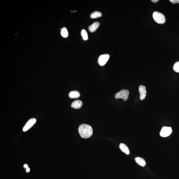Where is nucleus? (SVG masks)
Instances as JSON below:
<instances>
[{
	"label": "nucleus",
	"mask_w": 179,
	"mask_h": 179,
	"mask_svg": "<svg viewBox=\"0 0 179 179\" xmlns=\"http://www.w3.org/2000/svg\"><path fill=\"white\" fill-rule=\"evenodd\" d=\"M78 131L81 137L85 139L90 137L93 133L92 127L85 124H82L79 126Z\"/></svg>",
	"instance_id": "f257e3e1"
},
{
	"label": "nucleus",
	"mask_w": 179,
	"mask_h": 179,
	"mask_svg": "<svg viewBox=\"0 0 179 179\" xmlns=\"http://www.w3.org/2000/svg\"><path fill=\"white\" fill-rule=\"evenodd\" d=\"M153 16L155 22L159 24H163L166 22L164 16L158 12H155L153 13Z\"/></svg>",
	"instance_id": "f03ea898"
},
{
	"label": "nucleus",
	"mask_w": 179,
	"mask_h": 179,
	"mask_svg": "<svg viewBox=\"0 0 179 179\" xmlns=\"http://www.w3.org/2000/svg\"><path fill=\"white\" fill-rule=\"evenodd\" d=\"M129 92L128 90L122 89L115 94V98L117 99H122L124 101L128 99Z\"/></svg>",
	"instance_id": "7ed1b4c3"
},
{
	"label": "nucleus",
	"mask_w": 179,
	"mask_h": 179,
	"mask_svg": "<svg viewBox=\"0 0 179 179\" xmlns=\"http://www.w3.org/2000/svg\"><path fill=\"white\" fill-rule=\"evenodd\" d=\"M172 132L171 127H163L160 133V135L162 137H166L170 135Z\"/></svg>",
	"instance_id": "20e7f679"
},
{
	"label": "nucleus",
	"mask_w": 179,
	"mask_h": 179,
	"mask_svg": "<svg viewBox=\"0 0 179 179\" xmlns=\"http://www.w3.org/2000/svg\"><path fill=\"white\" fill-rule=\"evenodd\" d=\"M110 58V56L108 54L101 55L99 58L98 62L99 65L103 66L106 64Z\"/></svg>",
	"instance_id": "39448f33"
},
{
	"label": "nucleus",
	"mask_w": 179,
	"mask_h": 179,
	"mask_svg": "<svg viewBox=\"0 0 179 179\" xmlns=\"http://www.w3.org/2000/svg\"><path fill=\"white\" fill-rule=\"evenodd\" d=\"M36 119L34 118L30 119L27 122L23 129L24 132H26L29 130L31 127L36 123Z\"/></svg>",
	"instance_id": "423d86ee"
},
{
	"label": "nucleus",
	"mask_w": 179,
	"mask_h": 179,
	"mask_svg": "<svg viewBox=\"0 0 179 179\" xmlns=\"http://www.w3.org/2000/svg\"><path fill=\"white\" fill-rule=\"evenodd\" d=\"M139 91L140 93V98L141 100H143L146 96L147 91L146 87L142 85L139 87Z\"/></svg>",
	"instance_id": "0eeeda50"
},
{
	"label": "nucleus",
	"mask_w": 179,
	"mask_h": 179,
	"mask_svg": "<svg viewBox=\"0 0 179 179\" xmlns=\"http://www.w3.org/2000/svg\"><path fill=\"white\" fill-rule=\"evenodd\" d=\"M83 105V103L80 100H77L74 101L71 105V107L73 108L77 109L80 108Z\"/></svg>",
	"instance_id": "6e6552de"
},
{
	"label": "nucleus",
	"mask_w": 179,
	"mask_h": 179,
	"mask_svg": "<svg viewBox=\"0 0 179 179\" xmlns=\"http://www.w3.org/2000/svg\"><path fill=\"white\" fill-rule=\"evenodd\" d=\"M100 25V23L98 22H94L90 26L89 28V31L92 33L95 31L99 27V26Z\"/></svg>",
	"instance_id": "1a4fd4ad"
},
{
	"label": "nucleus",
	"mask_w": 179,
	"mask_h": 179,
	"mask_svg": "<svg viewBox=\"0 0 179 179\" xmlns=\"http://www.w3.org/2000/svg\"><path fill=\"white\" fill-rule=\"evenodd\" d=\"M120 149L122 152L124 153L127 155L130 154V151L128 146L123 143H121L119 145Z\"/></svg>",
	"instance_id": "9d476101"
},
{
	"label": "nucleus",
	"mask_w": 179,
	"mask_h": 179,
	"mask_svg": "<svg viewBox=\"0 0 179 179\" xmlns=\"http://www.w3.org/2000/svg\"><path fill=\"white\" fill-rule=\"evenodd\" d=\"M135 161L139 165L142 167H145L146 165L145 160L142 158L139 157H136L135 158Z\"/></svg>",
	"instance_id": "9b49d317"
},
{
	"label": "nucleus",
	"mask_w": 179,
	"mask_h": 179,
	"mask_svg": "<svg viewBox=\"0 0 179 179\" xmlns=\"http://www.w3.org/2000/svg\"><path fill=\"white\" fill-rule=\"evenodd\" d=\"M80 96V94L77 91L70 92L69 94V96L70 98L76 99L78 98Z\"/></svg>",
	"instance_id": "f8f14e48"
},
{
	"label": "nucleus",
	"mask_w": 179,
	"mask_h": 179,
	"mask_svg": "<svg viewBox=\"0 0 179 179\" xmlns=\"http://www.w3.org/2000/svg\"><path fill=\"white\" fill-rule=\"evenodd\" d=\"M102 15V13L100 12L95 11L91 14L90 17L92 19H95L100 17Z\"/></svg>",
	"instance_id": "ddd939ff"
},
{
	"label": "nucleus",
	"mask_w": 179,
	"mask_h": 179,
	"mask_svg": "<svg viewBox=\"0 0 179 179\" xmlns=\"http://www.w3.org/2000/svg\"><path fill=\"white\" fill-rule=\"evenodd\" d=\"M61 34L64 37H67L68 36V33L67 29L66 28H63L61 30Z\"/></svg>",
	"instance_id": "4468645a"
},
{
	"label": "nucleus",
	"mask_w": 179,
	"mask_h": 179,
	"mask_svg": "<svg viewBox=\"0 0 179 179\" xmlns=\"http://www.w3.org/2000/svg\"><path fill=\"white\" fill-rule=\"evenodd\" d=\"M81 35L83 39L84 40H87L88 39V36L87 33L85 30H82L81 32Z\"/></svg>",
	"instance_id": "2eb2a0df"
},
{
	"label": "nucleus",
	"mask_w": 179,
	"mask_h": 179,
	"mask_svg": "<svg viewBox=\"0 0 179 179\" xmlns=\"http://www.w3.org/2000/svg\"><path fill=\"white\" fill-rule=\"evenodd\" d=\"M173 69L175 72L179 73V62H176L173 66Z\"/></svg>",
	"instance_id": "dca6fc26"
},
{
	"label": "nucleus",
	"mask_w": 179,
	"mask_h": 179,
	"mask_svg": "<svg viewBox=\"0 0 179 179\" xmlns=\"http://www.w3.org/2000/svg\"><path fill=\"white\" fill-rule=\"evenodd\" d=\"M169 1L171 2L172 3L174 4L176 3H179V0H170Z\"/></svg>",
	"instance_id": "f3484780"
},
{
	"label": "nucleus",
	"mask_w": 179,
	"mask_h": 179,
	"mask_svg": "<svg viewBox=\"0 0 179 179\" xmlns=\"http://www.w3.org/2000/svg\"><path fill=\"white\" fill-rule=\"evenodd\" d=\"M24 168H28V165L27 164H25L24 165Z\"/></svg>",
	"instance_id": "a211bd4d"
},
{
	"label": "nucleus",
	"mask_w": 179,
	"mask_h": 179,
	"mask_svg": "<svg viewBox=\"0 0 179 179\" xmlns=\"http://www.w3.org/2000/svg\"><path fill=\"white\" fill-rule=\"evenodd\" d=\"M152 1L153 2H154V3H156L159 1V0H152Z\"/></svg>",
	"instance_id": "6ab92c4d"
},
{
	"label": "nucleus",
	"mask_w": 179,
	"mask_h": 179,
	"mask_svg": "<svg viewBox=\"0 0 179 179\" xmlns=\"http://www.w3.org/2000/svg\"><path fill=\"white\" fill-rule=\"evenodd\" d=\"M26 171L27 173L29 172L30 171V168H28H28H26Z\"/></svg>",
	"instance_id": "aec40b11"
}]
</instances>
